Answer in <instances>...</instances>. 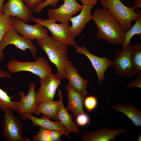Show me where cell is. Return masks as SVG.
<instances>
[{
	"label": "cell",
	"instance_id": "cell-1",
	"mask_svg": "<svg viewBox=\"0 0 141 141\" xmlns=\"http://www.w3.org/2000/svg\"><path fill=\"white\" fill-rule=\"evenodd\" d=\"M97 32L96 37L114 45H122L125 32L119 22L105 8L96 9L92 15Z\"/></svg>",
	"mask_w": 141,
	"mask_h": 141
},
{
	"label": "cell",
	"instance_id": "cell-2",
	"mask_svg": "<svg viewBox=\"0 0 141 141\" xmlns=\"http://www.w3.org/2000/svg\"><path fill=\"white\" fill-rule=\"evenodd\" d=\"M36 41L39 47L56 66L57 70L56 75L61 80L65 78V68L69 60L68 45L51 36Z\"/></svg>",
	"mask_w": 141,
	"mask_h": 141
},
{
	"label": "cell",
	"instance_id": "cell-3",
	"mask_svg": "<svg viewBox=\"0 0 141 141\" xmlns=\"http://www.w3.org/2000/svg\"><path fill=\"white\" fill-rule=\"evenodd\" d=\"M100 3L119 22L125 32L131 28L132 22L139 15V9H134L132 6H126L120 0H100Z\"/></svg>",
	"mask_w": 141,
	"mask_h": 141
},
{
	"label": "cell",
	"instance_id": "cell-4",
	"mask_svg": "<svg viewBox=\"0 0 141 141\" xmlns=\"http://www.w3.org/2000/svg\"><path fill=\"white\" fill-rule=\"evenodd\" d=\"M33 62H22L11 59L8 63L7 67L11 73L22 71L30 72L43 78L52 72V69L49 62L44 57H39Z\"/></svg>",
	"mask_w": 141,
	"mask_h": 141
},
{
	"label": "cell",
	"instance_id": "cell-5",
	"mask_svg": "<svg viewBox=\"0 0 141 141\" xmlns=\"http://www.w3.org/2000/svg\"><path fill=\"white\" fill-rule=\"evenodd\" d=\"M4 115L2 121L3 135L7 141H29L31 139L24 137L23 126L20 120L14 115L13 111L8 109L3 110Z\"/></svg>",
	"mask_w": 141,
	"mask_h": 141
},
{
	"label": "cell",
	"instance_id": "cell-6",
	"mask_svg": "<svg viewBox=\"0 0 141 141\" xmlns=\"http://www.w3.org/2000/svg\"><path fill=\"white\" fill-rule=\"evenodd\" d=\"M31 20L34 22L39 24L45 27L50 32L51 36L57 40L68 46L71 45L75 47L78 46L75 40V37L69 31V22H61L58 24L53 20L35 18L33 16L31 18Z\"/></svg>",
	"mask_w": 141,
	"mask_h": 141
},
{
	"label": "cell",
	"instance_id": "cell-7",
	"mask_svg": "<svg viewBox=\"0 0 141 141\" xmlns=\"http://www.w3.org/2000/svg\"><path fill=\"white\" fill-rule=\"evenodd\" d=\"M132 44L130 43L125 48L119 49L115 53L111 65L119 76L128 78L135 75L131 57Z\"/></svg>",
	"mask_w": 141,
	"mask_h": 141
},
{
	"label": "cell",
	"instance_id": "cell-8",
	"mask_svg": "<svg viewBox=\"0 0 141 141\" xmlns=\"http://www.w3.org/2000/svg\"><path fill=\"white\" fill-rule=\"evenodd\" d=\"M13 45L17 48L25 52L29 50L33 60L36 58L37 48L31 42L19 34L13 28L7 30L0 44V50L3 51L7 45Z\"/></svg>",
	"mask_w": 141,
	"mask_h": 141
},
{
	"label": "cell",
	"instance_id": "cell-9",
	"mask_svg": "<svg viewBox=\"0 0 141 141\" xmlns=\"http://www.w3.org/2000/svg\"><path fill=\"white\" fill-rule=\"evenodd\" d=\"M83 7V5L76 0H64L63 4L60 7L48 10V19L61 22H69L73 15L81 10Z\"/></svg>",
	"mask_w": 141,
	"mask_h": 141
},
{
	"label": "cell",
	"instance_id": "cell-10",
	"mask_svg": "<svg viewBox=\"0 0 141 141\" xmlns=\"http://www.w3.org/2000/svg\"><path fill=\"white\" fill-rule=\"evenodd\" d=\"M39 79L40 87L37 92V105L46 101H53L56 90L61 83V80L56 74L52 72Z\"/></svg>",
	"mask_w": 141,
	"mask_h": 141
},
{
	"label": "cell",
	"instance_id": "cell-11",
	"mask_svg": "<svg viewBox=\"0 0 141 141\" xmlns=\"http://www.w3.org/2000/svg\"><path fill=\"white\" fill-rule=\"evenodd\" d=\"M12 28L21 36L31 40L45 39L50 36L48 30L41 24L36 23L34 25H29L16 17H14Z\"/></svg>",
	"mask_w": 141,
	"mask_h": 141
},
{
	"label": "cell",
	"instance_id": "cell-12",
	"mask_svg": "<svg viewBox=\"0 0 141 141\" xmlns=\"http://www.w3.org/2000/svg\"><path fill=\"white\" fill-rule=\"evenodd\" d=\"M77 52L86 56L90 61L97 75L98 82L101 84L105 79L104 74L111 66L112 62L105 57H100L92 54L84 46L75 47Z\"/></svg>",
	"mask_w": 141,
	"mask_h": 141
},
{
	"label": "cell",
	"instance_id": "cell-13",
	"mask_svg": "<svg viewBox=\"0 0 141 141\" xmlns=\"http://www.w3.org/2000/svg\"><path fill=\"white\" fill-rule=\"evenodd\" d=\"M3 13L11 16L16 17L26 23L32 16V11L29 9L22 0H8L2 6Z\"/></svg>",
	"mask_w": 141,
	"mask_h": 141
},
{
	"label": "cell",
	"instance_id": "cell-14",
	"mask_svg": "<svg viewBox=\"0 0 141 141\" xmlns=\"http://www.w3.org/2000/svg\"><path fill=\"white\" fill-rule=\"evenodd\" d=\"M65 78L68 79L69 84L74 90L84 97L87 95V85L89 81L79 74L77 69L75 68L71 61L69 60L66 64Z\"/></svg>",
	"mask_w": 141,
	"mask_h": 141
},
{
	"label": "cell",
	"instance_id": "cell-15",
	"mask_svg": "<svg viewBox=\"0 0 141 141\" xmlns=\"http://www.w3.org/2000/svg\"><path fill=\"white\" fill-rule=\"evenodd\" d=\"M125 132V129L120 128L111 129L101 128L94 131H88L81 136L82 141H110L115 140L116 136H120Z\"/></svg>",
	"mask_w": 141,
	"mask_h": 141
},
{
	"label": "cell",
	"instance_id": "cell-16",
	"mask_svg": "<svg viewBox=\"0 0 141 141\" xmlns=\"http://www.w3.org/2000/svg\"><path fill=\"white\" fill-rule=\"evenodd\" d=\"M94 4L83 5L80 13L78 15L72 17L70 19L72 25L69 26V30L74 37L79 35L87 24L92 20L91 11Z\"/></svg>",
	"mask_w": 141,
	"mask_h": 141
},
{
	"label": "cell",
	"instance_id": "cell-17",
	"mask_svg": "<svg viewBox=\"0 0 141 141\" xmlns=\"http://www.w3.org/2000/svg\"><path fill=\"white\" fill-rule=\"evenodd\" d=\"M36 83L32 82L29 85L28 92L25 95L22 91L20 92V100L17 112L20 115L28 113H35L37 106V92L35 90Z\"/></svg>",
	"mask_w": 141,
	"mask_h": 141
},
{
	"label": "cell",
	"instance_id": "cell-18",
	"mask_svg": "<svg viewBox=\"0 0 141 141\" xmlns=\"http://www.w3.org/2000/svg\"><path fill=\"white\" fill-rule=\"evenodd\" d=\"M57 95L60 102V108L55 116L54 120L60 122L64 127L67 133H79L78 126L73 120V117L70 114L64 106L62 101L63 92L58 89Z\"/></svg>",
	"mask_w": 141,
	"mask_h": 141
},
{
	"label": "cell",
	"instance_id": "cell-19",
	"mask_svg": "<svg viewBox=\"0 0 141 141\" xmlns=\"http://www.w3.org/2000/svg\"><path fill=\"white\" fill-rule=\"evenodd\" d=\"M65 87L67 91L68 104L65 107L66 109L71 112L75 117L79 114L85 113L83 109L84 97L69 84L66 85Z\"/></svg>",
	"mask_w": 141,
	"mask_h": 141
},
{
	"label": "cell",
	"instance_id": "cell-20",
	"mask_svg": "<svg viewBox=\"0 0 141 141\" xmlns=\"http://www.w3.org/2000/svg\"><path fill=\"white\" fill-rule=\"evenodd\" d=\"M20 116L23 120L30 119L32 122L33 127L37 126L49 130H58L62 132L64 135L68 138H71V136L67 133L65 129L60 122L56 121H52L44 115L43 114L40 118L34 116L32 114L28 113Z\"/></svg>",
	"mask_w": 141,
	"mask_h": 141
},
{
	"label": "cell",
	"instance_id": "cell-21",
	"mask_svg": "<svg viewBox=\"0 0 141 141\" xmlns=\"http://www.w3.org/2000/svg\"><path fill=\"white\" fill-rule=\"evenodd\" d=\"M112 108L115 111L126 115L136 127L138 128L141 126V111L134 105L119 103L113 104Z\"/></svg>",
	"mask_w": 141,
	"mask_h": 141
},
{
	"label": "cell",
	"instance_id": "cell-22",
	"mask_svg": "<svg viewBox=\"0 0 141 141\" xmlns=\"http://www.w3.org/2000/svg\"><path fill=\"white\" fill-rule=\"evenodd\" d=\"M11 77V74L7 71L0 69V78L5 77L9 79ZM13 96H9L7 92L0 88V110L9 109L13 111L17 112L20 101H13Z\"/></svg>",
	"mask_w": 141,
	"mask_h": 141
},
{
	"label": "cell",
	"instance_id": "cell-23",
	"mask_svg": "<svg viewBox=\"0 0 141 141\" xmlns=\"http://www.w3.org/2000/svg\"><path fill=\"white\" fill-rule=\"evenodd\" d=\"M60 105L59 100L46 101L37 105L35 114L37 115L42 113L49 119L54 120Z\"/></svg>",
	"mask_w": 141,
	"mask_h": 141
},
{
	"label": "cell",
	"instance_id": "cell-24",
	"mask_svg": "<svg viewBox=\"0 0 141 141\" xmlns=\"http://www.w3.org/2000/svg\"><path fill=\"white\" fill-rule=\"evenodd\" d=\"M14 17L0 13V44L6 33L10 27L12 28ZM4 57V54L0 50V62Z\"/></svg>",
	"mask_w": 141,
	"mask_h": 141
},
{
	"label": "cell",
	"instance_id": "cell-25",
	"mask_svg": "<svg viewBox=\"0 0 141 141\" xmlns=\"http://www.w3.org/2000/svg\"><path fill=\"white\" fill-rule=\"evenodd\" d=\"M131 57L135 75L141 74V44H132Z\"/></svg>",
	"mask_w": 141,
	"mask_h": 141
},
{
	"label": "cell",
	"instance_id": "cell-26",
	"mask_svg": "<svg viewBox=\"0 0 141 141\" xmlns=\"http://www.w3.org/2000/svg\"><path fill=\"white\" fill-rule=\"evenodd\" d=\"M133 26L128 31L125 32L124 39L122 45V48L126 47L130 43L132 37L137 35L141 37V12L139 10V15Z\"/></svg>",
	"mask_w": 141,
	"mask_h": 141
},
{
	"label": "cell",
	"instance_id": "cell-27",
	"mask_svg": "<svg viewBox=\"0 0 141 141\" xmlns=\"http://www.w3.org/2000/svg\"><path fill=\"white\" fill-rule=\"evenodd\" d=\"M84 106L88 113L95 109L97 106L98 101L97 98L93 95H90L84 99Z\"/></svg>",
	"mask_w": 141,
	"mask_h": 141
},
{
	"label": "cell",
	"instance_id": "cell-28",
	"mask_svg": "<svg viewBox=\"0 0 141 141\" xmlns=\"http://www.w3.org/2000/svg\"><path fill=\"white\" fill-rule=\"evenodd\" d=\"M34 141H51L50 136V130L40 127L38 133L34 136Z\"/></svg>",
	"mask_w": 141,
	"mask_h": 141
},
{
	"label": "cell",
	"instance_id": "cell-29",
	"mask_svg": "<svg viewBox=\"0 0 141 141\" xmlns=\"http://www.w3.org/2000/svg\"><path fill=\"white\" fill-rule=\"evenodd\" d=\"M60 0H46L40 4L33 11L34 12L40 13L45 7L49 6L52 8L55 7L58 2Z\"/></svg>",
	"mask_w": 141,
	"mask_h": 141
},
{
	"label": "cell",
	"instance_id": "cell-30",
	"mask_svg": "<svg viewBox=\"0 0 141 141\" xmlns=\"http://www.w3.org/2000/svg\"><path fill=\"white\" fill-rule=\"evenodd\" d=\"M76 118V122L79 126H84L90 123V118L86 113L79 114Z\"/></svg>",
	"mask_w": 141,
	"mask_h": 141
},
{
	"label": "cell",
	"instance_id": "cell-31",
	"mask_svg": "<svg viewBox=\"0 0 141 141\" xmlns=\"http://www.w3.org/2000/svg\"><path fill=\"white\" fill-rule=\"evenodd\" d=\"M46 0H22L27 7L30 10H34Z\"/></svg>",
	"mask_w": 141,
	"mask_h": 141
},
{
	"label": "cell",
	"instance_id": "cell-32",
	"mask_svg": "<svg viewBox=\"0 0 141 141\" xmlns=\"http://www.w3.org/2000/svg\"><path fill=\"white\" fill-rule=\"evenodd\" d=\"M136 79L129 82L126 85L127 87L131 89L133 87L141 88V74L137 75Z\"/></svg>",
	"mask_w": 141,
	"mask_h": 141
},
{
	"label": "cell",
	"instance_id": "cell-33",
	"mask_svg": "<svg viewBox=\"0 0 141 141\" xmlns=\"http://www.w3.org/2000/svg\"><path fill=\"white\" fill-rule=\"evenodd\" d=\"M64 135L61 131L55 130H50V136L51 141H61V137Z\"/></svg>",
	"mask_w": 141,
	"mask_h": 141
},
{
	"label": "cell",
	"instance_id": "cell-34",
	"mask_svg": "<svg viewBox=\"0 0 141 141\" xmlns=\"http://www.w3.org/2000/svg\"><path fill=\"white\" fill-rule=\"evenodd\" d=\"M80 1L83 5L94 4L96 5L99 0H78Z\"/></svg>",
	"mask_w": 141,
	"mask_h": 141
},
{
	"label": "cell",
	"instance_id": "cell-35",
	"mask_svg": "<svg viewBox=\"0 0 141 141\" xmlns=\"http://www.w3.org/2000/svg\"><path fill=\"white\" fill-rule=\"evenodd\" d=\"M135 9L141 7V0H134V4L132 6Z\"/></svg>",
	"mask_w": 141,
	"mask_h": 141
},
{
	"label": "cell",
	"instance_id": "cell-36",
	"mask_svg": "<svg viewBox=\"0 0 141 141\" xmlns=\"http://www.w3.org/2000/svg\"><path fill=\"white\" fill-rule=\"evenodd\" d=\"M4 0H0V13H3L2 11V6Z\"/></svg>",
	"mask_w": 141,
	"mask_h": 141
},
{
	"label": "cell",
	"instance_id": "cell-37",
	"mask_svg": "<svg viewBox=\"0 0 141 141\" xmlns=\"http://www.w3.org/2000/svg\"><path fill=\"white\" fill-rule=\"evenodd\" d=\"M141 141V134L139 135V137L137 138V141Z\"/></svg>",
	"mask_w": 141,
	"mask_h": 141
}]
</instances>
